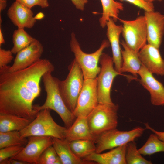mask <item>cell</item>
I'll return each instance as SVG.
<instances>
[{
    "label": "cell",
    "instance_id": "15",
    "mask_svg": "<svg viewBox=\"0 0 164 164\" xmlns=\"http://www.w3.org/2000/svg\"><path fill=\"white\" fill-rule=\"evenodd\" d=\"M138 54L142 64L149 71L157 75L164 76V60L159 48L147 43Z\"/></svg>",
    "mask_w": 164,
    "mask_h": 164
},
{
    "label": "cell",
    "instance_id": "13",
    "mask_svg": "<svg viewBox=\"0 0 164 164\" xmlns=\"http://www.w3.org/2000/svg\"><path fill=\"white\" fill-rule=\"evenodd\" d=\"M43 48L42 43L38 40L16 53L14 63L9 66L8 70L14 72L26 68L40 59Z\"/></svg>",
    "mask_w": 164,
    "mask_h": 164
},
{
    "label": "cell",
    "instance_id": "9",
    "mask_svg": "<svg viewBox=\"0 0 164 164\" xmlns=\"http://www.w3.org/2000/svg\"><path fill=\"white\" fill-rule=\"evenodd\" d=\"M119 19L122 24V34L125 43L138 53L147 44V29L144 15L139 16L132 20Z\"/></svg>",
    "mask_w": 164,
    "mask_h": 164
},
{
    "label": "cell",
    "instance_id": "6",
    "mask_svg": "<svg viewBox=\"0 0 164 164\" xmlns=\"http://www.w3.org/2000/svg\"><path fill=\"white\" fill-rule=\"evenodd\" d=\"M118 105L99 104L87 116L90 131L97 136L107 131L116 128L118 124Z\"/></svg>",
    "mask_w": 164,
    "mask_h": 164
},
{
    "label": "cell",
    "instance_id": "14",
    "mask_svg": "<svg viewBox=\"0 0 164 164\" xmlns=\"http://www.w3.org/2000/svg\"><path fill=\"white\" fill-rule=\"evenodd\" d=\"M140 77L138 80L142 86L149 93L151 102L153 105H164V86L157 80L152 73L142 64L138 72Z\"/></svg>",
    "mask_w": 164,
    "mask_h": 164
},
{
    "label": "cell",
    "instance_id": "18",
    "mask_svg": "<svg viewBox=\"0 0 164 164\" xmlns=\"http://www.w3.org/2000/svg\"><path fill=\"white\" fill-rule=\"evenodd\" d=\"M126 144L112 149L105 153L94 152L84 160L98 164H126Z\"/></svg>",
    "mask_w": 164,
    "mask_h": 164
},
{
    "label": "cell",
    "instance_id": "22",
    "mask_svg": "<svg viewBox=\"0 0 164 164\" xmlns=\"http://www.w3.org/2000/svg\"><path fill=\"white\" fill-rule=\"evenodd\" d=\"M32 121L14 115L0 113V132L21 131Z\"/></svg>",
    "mask_w": 164,
    "mask_h": 164
},
{
    "label": "cell",
    "instance_id": "25",
    "mask_svg": "<svg viewBox=\"0 0 164 164\" xmlns=\"http://www.w3.org/2000/svg\"><path fill=\"white\" fill-rule=\"evenodd\" d=\"M36 39L32 37L24 28H18L15 30L12 35L13 46L11 51L13 54L18 52L29 46Z\"/></svg>",
    "mask_w": 164,
    "mask_h": 164
},
{
    "label": "cell",
    "instance_id": "4",
    "mask_svg": "<svg viewBox=\"0 0 164 164\" xmlns=\"http://www.w3.org/2000/svg\"><path fill=\"white\" fill-rule=\"evenodd\" d=\"M69 73L65 80H59V87L63 99L72 113L83 87L84 79L82 70L74 59L68 67Z\"/></svg>",
    "mask_w": 164,
    "mask_h": 164
},
{
    "label": "cell",
    "instance_id": "16",
    "mask_svg": "<svg viewBox=\"0 0 164 164\" xmlns=\"http://www.w3.org/2000/svg\"><path fill=\"white\" fill-rule=\"evenodd\" d=\"M7 15L12 22L18 28H32L36 22L31 10L15 1L9 8Z\"/></svg>",
    "mask_w": 164,
    "mask_h": 164
},
{
    "label": "cell",
    "instance_id": "7",
    "mask_svg": "<svg viewBox=\"0 0 164 164\" xmlns=\"http://www.w3.org/2000/svg\"><path fill=\"white\" fill-rule=\"evenodd\" d=\"M144 130L137 127L129 131H120L116 128L103 132L97 136L95 152L101 153L134 141L142 136Z\"/></svg>",
    "mask_w": 164,
    "mask_h": 164
},
{
    "label": "cell",
    "instance_id": "19",
    "mask_svg": "<svg viewBox=\"0 0 164 164\" xmlns=\"http://www.w3.org/2000/svg\"><path fill=\"white\" fill-rule=\"evenodd\" d=\"M97 137L91 132L87 116H79L76 118L72 125L67 128L65 138L69 142L77 140H91L95 142Z\"/></svg>",
    "mask_w": 164,
    "mask_h": 164
},
{
    "label": "cell",
    "instance_id": "17",
    "mask_svg": "<svg viewBox=\"0 0 164 164\" xmlns=\"http://www.w3.org/2000/svg\"><path fill=\"white\" fill-rule=\"evenodd\" d=\"M106 35L111 46L112 58L115 70L121 73L122 59L120 44V37L122 31V25H117L112 18H110L107 22Z\"/></svg>",
    "mask_w": 164,
    "mask_h": 164
},
{
    "label": "cell",
    "instance_id": "10",
    "mask_svg": "<svg viewBox=\"0 0 164 164\" xmlns=\"http://www.w3.org/2000/svg\"><path fill=\"white\" fill-rule=\"evenodd\" d=\"M97 77L84 79L76 107L73 113L76 118L79 116H87L98 104Z\"/></svg>",
    "mask_w": 164,
    "mask_h": 164
},
{
    "label": "cell",
    "instance_id": "35",
    "mask_svg": "<svg viewBox=\"0 0 164 164\" xmlns=\"http://www.w3.org/2000/svg\"><path fill=\"white\" fill-rule=\"evenodd\" d=\"M145 125L146 129L152 131L157 135L160 139L164 142V132L156 131L151 127L148 123L145 124Z\"/></svg>",
    "mask_w": 164,
    "mask_h": 164
},
{
    "label": "cell",
    "instance_id": "29",
    "mask_svg": "<svg viewBox=\"0 0 164 164\" xmlns=\"http://www.w3.org/2000/svg\"><path fill=\"white\" fill-rule=\"evenodd\" d=\"M37 164H62L53 145L47 148L42 153Z\"/></svg>",
    "mask_w": 164,
    "mask_h": 164
},
{
    "label": "cell",
    "instance_id": "20",
    "mask_svg": "<svg viewBox=\"0 0 164 164\" xmlns=\"http://www.w3.org/2000/svg\"><path fill=\"white\" fill-rule=\"evenodd\" d=\"M53 146L60 158L62 164H94V162L78 158L73 153L66 139L52 137Z\"/></svg>",
    "mask_w": 164,
    "mask_h": 164
},
{
    "label": "cell",
    "instance_id": "33",
    "mask_svg": "<svg viewBox=\"0 0 164 164\" xmlns=\"http://www.w3.org/2000/svg\"><path fill=\"white\" fill-rule=\"evenodd\" d=\"M126 1L144 10L145 11H155L154 6L152 3L148 2L144 0H120Z\"/></svg>",
    "mask_w": 164,
    "mask_h": 164
},
{
    "label": "cell",
    "instance_id": "1",
    "mask_svg": "<svg viewBox=\"0 0 164 164\" xmlns=\"http://www.w3.org/2000/svg\"><path fill=\"white\" fill-rule=\"evenodd\" d=\"M9 66L0 69V113L33 120L38 112L33 102L40 96L43 75L53 72L54 67L46 59H40L29 67L10 72Z\"/></svg>",
    "mask_w": 164,
    "mask_h": 164
},
{
    "label": "cell",
    "instance_id": "21",
    "mask_svg": "<svg viewBox=\"0 0 164 164\" xmlns=\"http://www.w3.org/2000/svg\"><path fill=\"white\" fill-rule=\"evenodd\" d=\"M123 50H121L122 63L121 68V73L129 72L135 77L142 65L138 53H136L128 47L124 40L120 42Z\"/></svg>",
    "mask_w": 164,
    "mask_h": 164
},
{
    "label": "cell",
    "instance_id": "23",
    "mask_svg": "<svg viewBox=\"0 0 164 164\" xmlns=\"http://www.w3.org/2000/svg\"><path fill=\"white\" fill-rule=\"evenodd\" d=\"M100 1L103 12L99 22L100 26L104 28L110 18H112L115 22L119 19L120 12L123 10L124 7L122 3L114 0H100Z\"/></svg>",
    "mask_w": 164,
    "mask_h": 164
},
{
    "label": "cell",
    "instance_id": "31",
    "mask_svg": "<svg viewBox=\"0 0 164 164\" xmlns=\"http://www.w3.org/2000/svg\"><path fill=\"white\" fill-rule=\"evenodd\" d=\"M13 53L11 50L0 48V69L7 67L13 60Z\"/></svg>",
    "mask_w": 164,
    "mask_h": 164
},
{
    "label": "cell",
    "instance_id": "39",
    "mask_svg": "<svg viewBox=\"0 0 164 164\" xmlns=\"http://www.w3.org/2000/svg\"><path fill=\"white\" fill-rule=\"evenodd\" d=\"M145 2H149V3H152V2L155 1H161L163 0H144Z\"/></svg>",
    "mask_w": 164,
    "mask_h": 164
},
{
    "label": "cell",
    "instance_id": "32",
    "mask_svg": "<svg viewBox=\"0 0 164 164\" xmlns=\"http://www.w3.org/2000/svg\"><path fill=\"white\" fill-rule=\"evenodd\" d=\"M15 1L30 9L36 5L44 9L48 7L49 5L48 0H15Z\"/></svg>",
    "mask_w": 164,
    "mask_h": 164
},
{
    "label": "cell",
    "instance_id": "12",
    "mask_svg": "<svg viewBox=\"0 0 164 164\" xmlns=\"http://www.w3.org/2000/svg\"><path fill=\"white\" fill-rule=\"evenodd\" d=\"M148 43L159 49L164 35V15L155 11H145Z\"/></svg>",
    "mask_w": 164,
    "mask_h": 164
},
{
    "label": "cell",
    "instance_id": "28",
    "mask_svg": "<svg viewBox=\"0 0 164 164\" xmlns=\"http://www.w3.org/2000/svg\"><path fill=\"white\" fill-rule=\"evenodd\" d=\"M126 164H151L152 162L143 157L138 152L136 143L134 141L126 144L125 154Z\"/></svg>",
    "mask_w": 164,
    "mask_h": 164
},
{
    "label": "cell",
    "instance_id": "36",
    "mask_svg": "<svg viewBox=\"0 0 164 164\" xmlns=\"http://www.w3.org/2000/svg\"><path fill=\"white\" fill-rule=\"evenodd\" d=\"M7 0H0V12L4 10L7 6Z\"/></svg>",
    "mask_w": 164,
    "mask_h": 164
},
{
    "label": "cell",
    "instance_id": "5",
    "mask_svg": "<svg viewBox=\"0 0 164 164\" xmlns=\"http://www.w3.org/2000/svg\"><path fill=\"white\" fill-rule=\"evenodd\" d=\"M110 45L108 40L105 39L95 52L91 53H86L81 50L75 33H71L70 49L74 54V59L82 70L84 79H93L97 77L101 70V67L98 66L100 57L104 50Z\"/></svg>",
    "mask_w": 164,
    "mask_h": 164
},
{
    "label": "cell",
    "instance_id": "26",
    "mask_svg": "<svg viewBox=\"0 0 164 164\" xmlns=\"http://www.w3.org/2000/svg\"><path fill=\"white\" fill-rule=\"evenodd\" d=\"M26 138L22 137L18 131L0 132V149L17 145L24 146L28 142Z\"/></svg>",
    "mask_w": 164,
    "mask_h": 164
},
{
    "label": "cell",
    "instance_id": "11",
    "mask_svg": "<svg viewBox=\"0 0 164 164\" xmlns=\"http://www.w3.org/2000/svg\"><path fill=\"white\" fill-rule=\"evenodd\" d=\"M27 143L15 156L11 158L24 161L28 164H37L43 151L53 145L52 137L49 136H31L28 137Z\"/></svg>",
    "mask_w": 164,
    "mask_h": 164
},
{
    "label": "cell",
    "instance_id": "27",
    "mask_svg": "<svg viewBox=\"0 0 164 164\" xmlns=\"http://www.w3.org/2000/svg\"><path fill=\"white\" fill-rule=\"evenodd\" d=\"M153 133L149 136L145 144L138 149L142 155H150L157 152H164V142Z\"/></svg>",
    "mask_w": 164,
    "mask_h": 164
},
{
    "label": "cell",
    "instance_id": "8",
    "mask_svg": "<svg viewBox=\"0 0 164 164\" xmlns=\"http://www.w3.org/2000/svg\"><path fill=\"white\" fill-rule=\"evenodd\" d=\"M101 70L97 79L98 103L111 104V89L114 78L122 73L117 72L114 67L112 57L103 52L99 59Z\"/></svg>",
    "mask_w": 164,
    "mask_h": 164
},
{
    "label": "cell",
    "instance_id": "30",
    "mask_svg": "<svg viewBox=\"0 0 164 164\" xmlns=\"http://www.w3.org/2000/svg\"><path fill=\"white\" fill-rule=\"evenodd\" d=\"M24 147L23 145H17L0 149V162L15 156Z\"/></svg>",
    "mask_w": 164,
    "mask_h": 164
},
{
    "label": "cell",
    "instance_id": "34",
    "mask_svg": "<svg viewBox=\"0 0 164 164\" xmlns=\"http://www.w3.org/2000/svg\"><path fill=\"white\" fill-rule=\"evenodd\" d=\"M76 8L81 11L84 9L85 5L87 3L88 0H70Z\"/></svg>",
    "mask_w": 164,
    "mask_h": 164
},
{
    "label": "cell",
    "instance_id": "37",
    "mask_svg": "<svg viewBox=\"0 0 164 164\" xmlns=\"http://www.w3.org/2000/svg\"><path fill=\"white\" fill-rule=\"evenodd\" d=\"M5 41L4 38L3 36L2 32V29L0 27V46H1L2 44L5 43Z\"/></svg>",
    "mask_w": 164,
    "mask_h": 164
},
{
    "label": "cell",
    "instance_id": "2",
    "mask_svg": "<svg viewBox=\"0 0 164 164\" xmlns=\"http://www.w3.org/2000/svg\"><path fill=\"white\" fill-rule=\"evenodd\" d=\"M42 78L46 94V100L42 105H34V109L38 112L45 109L54 111L60 117L66 127L69 128L76 118L67 108L61 96L59 87V79L53 76L51 72L45 73Z\"/></svg>",
    "mask_w": 164,
    "mask_h": 164
},
{
    "label": "cell",
    "instance_id": "24",
    "mask_svg": "<svg viewBox=\"0 0 164 164\" xmlns=\"http://www.w3.org/2000/svg\"><path fill=\"white\" fill-rule=\"evenodd\" d=\"M70 148L77 157L84 159L85 158L96 152L95 142L85 140H77L69 142Z\"/></svg>",
    "mask_w": 164,
    "mask_h": 164
},
{
    "label": "cell",
    "instance_id": "3",
    "mask_svg": "<svg viewBox=\"0 0 164 164\" xmlns=\"http://www.w3.org/2000/svg\"><path fill=\"white\" fill-rule=\"evenodd\" d=\"M50 110L48 109L40 110L35 118L25 128L19 131L22 137L49 136L65 138L67 128L60 125L54 121Z\"/></svg>",
    "mask_w": 164,
    "mask_h": 164
},
{
    "label": "cell",
    "instance_id": "38",
    "mask_svg": "<svg viewBox=\"0 0 164 164\" xmlns=\"http://www.w3.org/2000/svg\"><path fill=\"white\" fill-rule=\"evenodd\" d=\"M44 16V14L43 13L40 12L37 13L34 17L36 20H40L42 19Z\"/></svg>",
    "mask_w": 164,
    "mask_h": 164
}]
</instances>
